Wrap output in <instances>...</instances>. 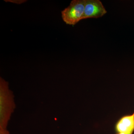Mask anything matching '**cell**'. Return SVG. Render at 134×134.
Instances as JSON below:
<instances>
[{"mask_svg":"<svg viewBox=\"0 0 134 134\" xmlns=\"http://www.w3.org/2000/svg\"><path fill=\"white\" fill-rule=\"evenodd\" d=\"M15 108L14 96L8 83L0 78V128L7 129L9 121Z\"/></svg>","mask_w":134,"mask_h":134,"instance_id":"1","label":"cell"},{"mask_svg":"<svg viewBox=\"0 0 134 134\" xmlns=\"http://www.w3.org/2000/svg\"><path fill=\"white\" fill-rule=\"evenodd\" d=\"M85 0H73L61 12L63 20L66 24L74 25L83 19Z\"/></svg>","mask_w":134,"mask_h":134,"instance_id":"2","label":"cell"},{"mask_svg":"<svg viewBox=\"0 0 134 134\" xmlns=\"http://www.w3.org/2000/svg\"><path fill=\"white\" fill-rule=\"evenodd\" d=\"M107 11L99 0H85L83 19L98 18L104 15Z\"/></svg>","mask_w":134,"mask_h":134,"instance_id":"3","label":"cell"},{"mask_svg":"<svg viewBox=\"0 0 134 134\" xmlns=\"http://www.w3.org/2000/svg\"><path fill=\"white\" fill-rule=\"evenodd\" d=\"M117 133H133L134 131V115H126L122 117L115 126Z\"/></svg>","mask_w":134,"mask_h":134,"instance_id":"4","label":"cell"},{"mask_svg":"<svg viewBox=\"0 0 134 134\" xmlns=\"http://www.w3.org/2000/svg\"><path fill=\"white\" fill-rule=\"evenodd\" d=\"M133 114H134V113H133Z\"/></svg>","mask_w":134,"mask_h":134,"instance_id":"8","label":"cell"},{"mask_svg":"<svg viewBox=\"0 0 134 134\" xmlns=\"http://www.w3.org/2000/svg\"><path fill=\"white\" fill-rule=\"evenodd\" d=\"M10 1V2L15 3L17 4H21L23 2H25L26 1Z\"/></svg>","mask_w":134,"mask_h":134,"instance_id":"6","label":"cell"},{"mask_svg":"<svg viewBox=\"0 0 134 134\" xmlns=\"http://www.w3.org/2000/svg\"><path fill=\"white\" fill-rule=\"evenodd\" d=\"M0 134H9V133L7 129L0 128Z\"/></svg>","mask_w":134,"mask_h":134,"instance_id":"5","label":"cell"},{"mask_svg":"<svg viewBox=\"0 0 134 134\" xmlns=\"http://www.w3.org/2000/svg\"><path fill=\"white\" fill-rule=\"evenodd\" d=\"M133 133H118L117 134H132Z\"/></svg>","mask_w":134,"mask_h":134,"instance_id":"7","label":"cell"}]
</instances>
